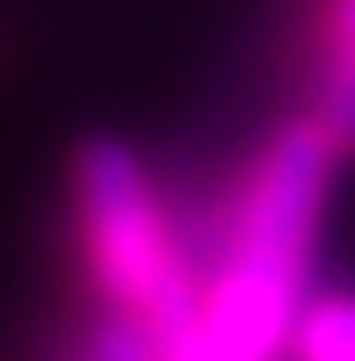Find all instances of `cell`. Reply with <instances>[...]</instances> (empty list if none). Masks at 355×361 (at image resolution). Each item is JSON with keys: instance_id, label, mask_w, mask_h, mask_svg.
<instances>
[{"instance_id": "obj_1", "label": "cell", "mask_w": 355, "mask_h": 361, "mask_svg": "<svg viewBox=\"0 0 355 361\" xmlns=\"http://www.w3.org/2000/svg\"><path fill=\"white\" fill-rule=\"evenodd\" d=\"M343 153L313 116L282 123L239 171L221 221V257L203 282V312L178 361H288L313 306V245L325 190Z\"/></svg>"}, {"instance_id": "obj_2", "label": "cell", "mask_w": 355, "mask_h": 361, "mask_svg": "<svg viewBox=\"0 0 355 361\" xmlns=\"http://www.w3.org/2000/svg\"><path fill=\"white\" fill-rule=\"evenodd\" d=\"M74 233L86 282L111 319L141 324L172 361L190 349L208 269L160 196L148 159L123 135H86L74 147Z\"/></svg>"}, {"instance_id": "obj_3", "label": "cell", "mask_w": 355, "mask_h": 361, "mask_svg": "<svg viewBox=\"0 0 355 361\" xmlns=\"http://www.w3.org/2000/svg\"><path fill=\"white\" fill-rule=\"evenodd\" d=\"M318 129L331 135V147L355 159V0H331L318 25V74H313V104Z\"/></svg>"}, {"instance_id": "obj_4", "label": "cell", "mask_w": 355, "mask_h": 361, "mask_svg": "<svg viewBox=\"0 0 355 361\" xmlns=\"http://www.w3.org/2000/svg\"><path fill=\"white\" fill-rule=\"evenodd\" d=\"M288 361H355V288L343 294H313L306 319L294 331Z\"/></svg>"}, {"instance_id": "obj_5", "label": "cell", "mask_w": 355, "mask_h": 361, "mask_svg": "<svg viewBox=\"0 0 355 361\" xmlns=\"http://www.w3.org/2000/svg\"><path fill=\"white\" fill-rule=\"evenodd\" d=\"M80 361H172L160 343L141 331V324L129 319H111L104 312V324H98L92 337H86V349H80Z\"/></svg>"}]
</instances>
